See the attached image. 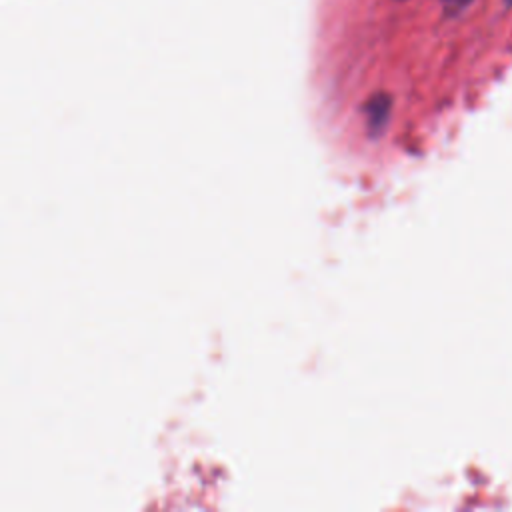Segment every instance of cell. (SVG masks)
Instances as JSON below:
<instances>
[{
	"instance_id": "cell-1",
	"label": "cell",
	"mask_w": 512,
	"mask_h": 512,
	"mask_svg": "<svg viewBox=\"0 0 512 512\" xmlns=\"http://www.w3.org/2000/svg\"><path fill=\"white\" fill-rule=\"evenodd\" d=\"M442 2V8L446 14L454 16V14H460L472 0H440Z\"/></svg>"
},
{
	"instance_id": "cell-2",
	"label": "cell",
	"mask_w": 512,
	"mask_h": 512,
	"mask_svg": "<svg viewBox=\"0 0 512 512\" xmlns=\"http://www.w3.org/2000/svg\"><path fill=\"white\" fill-rule=\"evenodd\" d=\"M504 4H506L508 8H512V0H504Z\"/></svg>"
}]
</instances>
